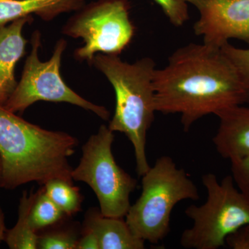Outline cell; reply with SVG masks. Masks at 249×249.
Wrapping results in <instances>:
<instances>
[{"label":"cell","mask_w":249,"mask_h":249,"mask_svg":"<svg viewBox=\"0 0 249 249\" xmlns=\"http://www.w3.org/2000/svg\"><path fill=\"white\" fill-rule=\"evenodd\" d=\"M199 14L195 34L206 45L221 49L231 38L249 45V0H186Z\"/></svg>","instance_id":"obj_9"},{"label":"cell","mask_w":249,"mask_h":249,"mask_svg":"<svg viewBox=\"0 0 249 249\" xmlns=\"http://www.w3.org/2000/svg\"><path fill=\"white\" fill-rule=\"evenodd\" d=\"M37 191L23 193L19 201L18 219L16 225L10 230H6L4 241L11 249H37L38 235L33 230L29 222V214Z\"/></svg>","instance_id":"obj_14"},{"label":"cell","mask_w":249,"mask_h":249,"mask_svg":"<svg viewBox=\"0 0 249 249\" xmlns=\"http://www.w3.org/2000/svg\"><path fill=\"white\" fill-rule=\"evenodd\" d=\"M84 229L97 236L100 249H145V241L134 235L124 218L106 217L100 210L87 213Z\"/></svg>","instance_id":"obj_12"},{"label":"cell","mask_w":249,"mask_h":249,"mask_svg":"<svg viewBox=\"0 0 249 249\" xmlns=\"http://www.w3.org/2000/svg\"><path fill=\"white\" fill-rule=\"evenodd\" d=\"M155 108L178 114L183 130L209 114L249 103V85L221 49L190 43L177 49L168 64L156 69Z\"/></svg>","instance_id":"obj_1"},{"label":"cell","mask_w":249,"mask_h":249,"mask_svg":"<svg viewBox=\"0 0 249 249\" xmlns=\"http://www.w3.org/2000/svg\"><path fill=\"white\" fill-rule=\"evenodd\" d=\"M201 180L207 199L185 211L193 225L182 232L180 244L188 249H218L226 245L228 236L249 225V199L235 186L231 175L219 181L214 174L207 173Z\"/></svg>","instance_id":"obj_5"},{"label":"cell","mask_w":249,"mask_h":249,"mask_svg":"<svg viewBox=\"0 0 249 249\" xmlns=\"http://www.w3.org/2000/svg\"><path fill=\"white\" fill-rule=\"evenodd\" d=\"M78 236L70 231H53L38 235L37 249H76Z\"/></svg>","instance_id":"obj_17"},{"label":"cell","mask_w":249,"mask_h":249,"mask_svg":"<svg viewBox=\"0 0 249 249\" xmlns=\"http://www.w3.org/2000/svg\"><path fill=\"white\" fill-rule=\"evenodd\" d=\"M142 194L131 205L125 221L133 233L145 242L157 244L170 229L174 208L181 201L198 200L199 192L186 170L173 158L162 156L142 176Z\"/></svg>","instance_id":"obj_4"},{"label":"cell","mask_w":249,"mask_h":249,"mask_svg":"<svg viewBox=\"0 0 249 249\" xmlns=\"http://www.w3.org/2000/svg\"><path fill=\"white\" fill-rule=\"evenodd\" d=\"M6 229L5 225L4 214L2 210L0 208V242L4 241L6 235Z\"/></svg>","instance_id":"obj_23"},{"label":"cell","mask_w":249,"mask_h":249,"mask_svg":"<svg viewBox=\"0 0 249 249\" xmlns=\"http://www.w3.org/2000/svg\"><path fill=\"white\" fill-rule=\"evenodd\" d=\"M231 163L235 186L249 199V157L231 160Z\"/></svg>","instance_id":"obj_20"},{"label":"cell","mask_w":249,"mask_h":249,"mask_svg":"<svg viewBox=\"0 0 249 249\" xmlns=\"http://www.w3.org/2000/svg\"><path fill=\"white\" fill-rule=\"evenodd\" d=\"M37 191V196L29 214L31 227L36 232L57 224L65 215L46 195L43 186Z\"/></svg>","instance_id":"obj_16"},{"label":"cell","mask_w":249,"mask_h":249,"mask_svg":"<svg viewBox=\"0 0 249 249\" xmlns=\"http://www.w3.org/2000/svg\"><path fill=\"white\" fill-rule=\"evenodd\" d=\"M33 21L32 16H29L0 27V106H4L17 87L15 70L25 55L27 44L23 29Z\"/></svg>","instance_id":"obj_10"},{"label":"cell","mask_w":249,"mask_h":249,"mask_svg":"<svg viewBox=\"0 0 249 249\" xmlns=\"http://www.w3.org/2000/svg\"><path fill=\"white\" fill-rule=\"evenodd\" d=\"M31 51L26 60L22 77L4 107L14 113H23L37 101L67 103L92 111L103 120L108 121L109 111L103 106L87 101L65 83L60 74L62 54L67 42L60 39L55 44L53 55L48 61L39 58L41 34L36 30L31 36Z\"/></svg>","instance_id":"obj_8"},{"label":"cell","mask_w":249,"mask_h":249,"mask_svg":"<svg viewBox=\"0 0 249 249\" xmlns=\"http://www.w3.org/2000/svg\"><path fill=\"white\" fill-rule=\"evenodd\" d=\"M226 245L233 249H249V225L228 236Z\"/></svg>","instance_id":"obj_21"},{"label":"cell","mask_w":249,"mask_h":249,"mask_svg":"<svg viewBox=\"0 0 249 249\" xmlns=\"http://www.w3.org/2000/svg\"><path fill=\"white\" fill-rule=\"evenodd\" d=\"M219 125L213 138L222 158L230 160L249 157V107L235 106L217 115Z\"/></svg>","instance_id":"obj_11"},{"label":"cell","mask_w":249,"mask_h":249,"mask_svg":"<svg viewBox=\"0 0 249 249\" xmlns=\"http://www.w3.org/2000/svg\"><path fill=\"white\" fill-rule=\"evenodd\" d=\"M78 144L66 132L42 128L0 106V187L14 190L33 181L44 186L54 178L73 183L69 158Z\"/></svg>","instance_id":"obj_2"},{"label":"cell","mask_w":249,"mask_h":249,"mask_svg":"<svg viewBox=\"0 0 249 249\" xmlns=\"http://www.w3.org/2000/svg\"><path fill=\"white\" fill-rule=\"evenodd\" d=\"M114 132L101 125L82 147L79 164L72 170L73 180L91 187L97 197L100 211L106 217H125L129 196L137 180L117 164L112 153Z\"/></svg>","instance_id":"obj_6"},{"label":"cell","mask_w":249,"mask_h":249,"mask_svg":"<svg viewBox=\"0 0 249 249\" xmlns=\"http://www.w3.org/2000/svg\"><path fill=\"white\" fill-rule=\"evenodd\" d=\"M160 5L166 17L175 27H181L189 20L186 0H154Z\"/></svg>","instance_id":"obj_18"},{"label":"cell","mask_w":249,"mask_h":249,"mask_svg":"<svg viewBox=\"0 0 249 249\" xmlns=\"http://www.w3.org/2000/svg\"><path fill=\"white\" fill-rule=\"evenodd\" d=\"M76 249H100L97 236L91 231L84 229L83 236L78 240Z\"/></svg>","instance_id":"obj_22"},{"label":"cell","mask_w":249,"mask_h":249,"mask_svg":"<svg viewBox=\"0 0 249 249\" xmlns=\"http://www.w3.org/2000/svg\"><path fill=\"white\" fill-rule=\"evenodd\" d=\"M91 65L106 76L114 88L115 110L108 127L112 132L125 134L132 142L137 172L142 177L150 168L147 160L146 138L157 112L155 62L145 57L129 63L119 55L97 53Z\"/></svg>","instance_id":"obj_3"},{"label":"cell","mask_w":249,"mask_h":249,"mask_svg":"<svg viewBox=\"0 0 249 249\" xmlns=\"http://www.w3.org/2000/svg\"><path fill=\"white\" fill-rule=\"evenodd\" d=\"M46 195L66 215L71 216L81 209L82 198L78 187L73 183L54 178L44 185Z\"/></svg>","instance_id":"obj_15"},{"label":"cell","mask_w":249,"mask_h":249,"mask_svg":"<svg viewBox=\"0 0 249 249\" xmlns=\"http://www.w3.org/2000/svg\"><path fill=\"white\" fill-rule=\"evenodd\" d=\"M221 50L233 63L249 85V48H237L228 42L221 47Z\"/></svg>","instance_id":"obj_19"},{"label":"cell","mask_w":249,"mask_h":249,"mask_svg":"<svg viewBox=\"0 0 249 249\" xmlns=\"http://www.w3.org/2000/svg\"><path fill=\"white\" fill-rule=\"evenodd\" d=\"M130 8L128 0H96L76 11L62 30L84 41L83 47L75 50V58L91 65L96 54L120 55L135 34Z\"/></svg>","instance_id":"obj_7"},{"label":"cell","mask_w":249,"mask_h":249,"mask_svg":"<svg viewBox=\"0 0 249 249\" xmlns=\"http://www.w3.org/2000/svg\"><path fill=\"white\" fill-rule=\"evenodd\" d=\"M85 0H0V27L32 14L50 21L64 13L77 11Z\"/></svg>","instance_id":"obj_13"},{"label":"cell","mask_w":249,"mask_h":249,"mask_svg":"<svg viewBox=\"0 0 249 249\" xmlns=\"http://www.w3.org/2000/svg\"><path fill=\"white\" fill-rule=\"evenodd\" d=\"M2 170H3L2 160H1V155H0V181H1V175H2Z\"/></svg>","instance_id":"obj_24"}]
</instances>
